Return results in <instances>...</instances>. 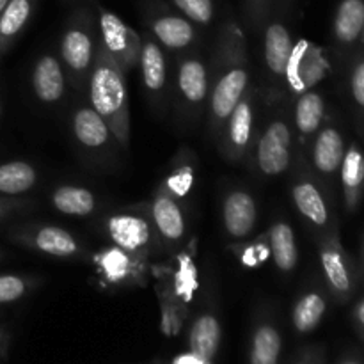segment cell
<instances>
[{"label":"cell","mask_w":364,"mask_h":364,"mask_svg":"<svg viewBox=\"0 0 364 364\" xmlns=\"http://www.w3.org/2000/svg\"><path fill=\"white\" fill-rule=\"evenodd\" d=\"M251 85V64L244 28L237 20L223 21L210 71L208 123L217 142L228 116Z\"/></svg>","instance_id":"obj_1"},{"label":"cell","mask_w":364,"mask_h":364,"mask_svg":"<svg viewBox=\"0 0 364 364\" xmlns=\"http://www.w3.org/2000/svg\"><path fill=\"white\" fill-rule=\"evenodd\" d=\"M85 91L89 105L105 119L121 148H130L132 123L127 73L114 63L100 43Z\"/></svg>","instance_id":"obj_2"},{"label":"cell","mask_w":364,"mask_h":364,"mask_svg":"<svg viewBox=\"0 0 364 364\" xmlns=\"http://www.w3.org/2000/svg\"><path fill=\"white\" fill-rule=\"evenodd\" d=\"M95 6L78 4L64 21L59 41V59L66 73L68 85L77 92L85 91L89 75L100 43L98 16L92 11Z\"/></svg>","instance_id":"obj_3"},{"label":"cell","mask_w":364,"mask_h":364,"mask_svg":"<svg viewBox=\"0 0 364 364\" xmlns=\"http://www.w3.org/2000/svg\"><path fill=\"white\" fill-rule=\"evenodd\" d=\"M290 0H274L269 18L263 23V71L265 95L269 103H277L287 95V66L294 48V36L288 20Z\"/></svg>","instance_id":"obj_4"},{"label":"cell","mask_w":364,"mask_h":364,"mask_svg":"<svg viewBox=\"0 0 364 364\" xmlns=\"http://www.w3.org/2000/svg\"><path fill=\"white\" fill-rule=\"evenodd\" d=\"M102 228L110 244L124 251L144 256L151 262L166 255L162 238L153 223L149 203L132 205L109 213L102 220Z\"/></svg>","instance_id":"obj_5"},{"label":"cell","mask_w":364,"mask_h":364,"mask_svg":"<svg viewBox=\"0 0 364 364\" xmlns=\"http://www.w3.org/2000/svg\"><path fill=\"white\" fill-rule=\"evenodd\" d=\"M210 73L201 53L194 48L178 53L174 71L173 96L176 112L187 123H194L201 117L208 105Z\"/></svg>","instance_id":"obj_6"},{"label":"cell","mask_w":364,"mask_h":364,"mask_svg":"<svg viewBox=\"0 0 364 364\" xmlns=\"http://www.w3.org/2000/svg\"><path fill=\"white\" fill-rule=\"evenodd\" d=\"M178 258L181 269L174 274H167L166 269H156V265L151 267V274L160 279L156 291L162 308V331L166 336H176L181 331L196 287L194 262L181 255Z\"/></svg>","instance_id":"obj_7"},{"label":"cell","mask_w":364,"mask_h":364,"mask_svg":"<svg viewBox=\"0 0 364 364\" xmlns=\"http://www.w3.org/2000/svg\"><path fill=\"white\" fill-rule=\"evenodd\" d=\"M91 263L96 284L102 290L144 288L153 267L151 259L124 251L114 244L92 252Z\"/></svg>","instance_id":"obj_8"},{"label":"cell","mask_w":364,"mask_h":364,"mask_svg":"<svg viewBox=\"0 0 364 364\" xmlns=\"http://www.w3.org/2000/svg\"><path fill=\"white\" fill-rule=\"evenodd\" d=\"M259 98L262 96L258 85H249L220 130L217 146L224 159L230 162H245L251 155L256 139V112Z\"/></svg>","instance_id":"obj_9"},{"label":"cell","mask_w":364,"mask_h":364,"mask_svg":"<svg viewBox=\"0 0 364 364\" xmlns=\"http://www.w3.org/2000/svg\"><path fill=\"white\" fill-rule=\"evenodd\" d=\"M146 31L171 52H187L199 43L198 25L164 0H142Z\"/></svg>","instance_id":"obj_10"},{"label":"cell","mask_w":364,"mask_h":364,"mask_svg":"<svg viewBox=\"0 0 364 364\" xmlns=\"http://www.w3.org/2000/svg\"><path fill=\"white\" fill-rule=\"evenodd\" d=\"M291 127L287 116H276L269 121L252 144L251 166L265 178H276L287 173L291 164Z\"/></svg>","instance_id":"obj_11"},{"label":"cell","mask_w":364,"mask_h":364,"mask_svg":"<svg viewBox=\"0 0 364 364\" xmlns=\"http://www.w3.org/2000/svg\"><path fill=\"white\" fill-rule=\"evenodd\" d=\"M14 244L27 247L39 255L60 259H82L87 256L85 245L71 231L55 224L28 223L9 231Z\"/></svg>","instance_id":"obj_12"},{"label":"cell","mask_w":364,"mask_h":364,"mask_svg":"<svg viewBox=\"0 0 364 364\" xmlns=\"http://www.w3.org/2000/svg\"><path fill=\"white\" fill-rule=\"evenodd\" d=\"M98 11V32L100 45L112 57L114 63L128 73L137 68L139 55H141V34L134 27L121 20L116 13L96 4Z\"/></svg>","instance_id":"obj_13"},{"label":"cell","mask_w":364,"mask_h":364,"mask_svg":"<svg viewBox=\"0 0 364 364\" xmlns=\"http://www.w3.org/2000/svg\"><path fill=\"white\" fill-rule=\"evenodd\" d=\"M71 134L80 151L92 162H100L114 155V148H121L109 124L89 103H80L71 114Z\"/></svg>","instance_id":"obj_14"},{"label":"cell","mask_w":364,"mask_h":364,"mask_svg":"<svg viewBox=\"0 0 364 364\" xmlns=\"http://www.w3.org/2000/svg\"><path fill=\"white\" fill-rule=\"evenodd\" d=\"M142 85L149 105L162 112L169 100V63H167L166 48L144 31L141 34V55H139Z\"/></svg>","instance_id":"obj_15"},{"label":"cell","mask_w":364,"mask_h":364,"mask_svg":"<svg viewBox=\"0 0 364 364\" xmlns=\"http://www.w3.org/2000/svg\"><path fill=\"white\" fill-rule=\"evenodd\" d=\"M149 210L156 231L162 238L166 255H174L180 251L187 237V219H185L183 205L174 198L164 180L155 188L153 199L149 201Z\"/></svg>","instance_id":"obj_16"},{"label":"cell","mask_w":364,"mask_h":364,"mask_svg":"<svg viewBox=\"0 0 364 364\" xmlns=\"http://www.w3.org/2000/svg\"><path fill=\"white\" fill-rule=\"evenodd\" d=\"M329 60L323 50L308 39H301L294 45L287 66V92L301 95L315 87L329 73Z\"/></svg>","instance_id":"obj_17"},{"label":"cell","mask_w":364,"mask_h":364,"mask_svg":"<svg viewBox=\"0 0 364 364\" xmlns=\"http://www.w3.org/2000/svg\"><path fill=\"white\" fill-rule=\"evenodd\" d=\"M258 223V205L251 192L233 188L223 199V224L228 237L235 242L245 240Z\"/></svg>","instance_id":"obj_18"},{"label":"cell","mask_w":364,"mask_h":364,"mask_svg":"<svg viewBox=\"0 0 364 364\" xmlns=\"http://www.w3.org/2000/svg\"><path fill=\"white\" fill-rule=\"evenodd\" d=\"M31 85L36 100L43 105H57L66 95L68 78L55 53H43L36 59L31 73Z\"/></svg>","instance_id":"obj_19"},{"label":"cell","mask_w":364,"mask_h":364,"mask_svg":"<svg viewBox=\"0 0 364 364\" xmlns=\"http://www.w3.org/2000/svg\"><path fill=\"white\" fill-rule=\"evenodd\" d=\"M290 194L295 208L309 226L315 228V230H327L329 228L331 215L326 198L311 176L304 173L297 174L291 181Z\"/></svg>","instance_id":"obj_20"},{"label":"cell","mask_w":364,"mask_h":364,"mask_svg":"<svg viewBox=\"0 0 364 364\" xmlns=\"http://www.w3.org/2000/svg\"><path fill=\"white\" fill-rule=\"evenodd\" d=\"M318 256L327 284H329L334 297L347 299L352 291V274L336 233H329L323 237V240L318 245Z\"/></svg>","instance_id":"obj_21"},{"label":"cell","mask_w":364,"mask_h":364,"mask_svg":"<svg viewBox=\"0 0 364 364\" xmlns=\"http://www.w3.org/2000/svg\"><path fill=\"white\" fill-rule=\"evenodd\" d=\"M223 341V323L212 309L198 313L188 327V352L205 361L215 359Z\"/></svg>","instance_id":"obj_22"},{"label":"cell","mask_w":364,"mask_h":364,"mask_svg":"<svg viewBox=\"0 0 364 364\" xmlns=\"http://www.w3.org/2000/svg\"><path fill=\"white\" fill-rule=\"evenodd\" d=\"M283 336L270 316H262L255 323L249 340V364H279Z\"/></svg>","instance_id":"obj_23"},{"label":"cell","mask_w":364,"mask_h":364,"mask_svg":"<svg viewBox=\"0 0 364 364\" xmlns=\"http://www.w3.org/2000/svg\"><path fill=\"white\" fill-rule=\"evenodd\" d=\"M343 156L345 144L340 132L334 127L320 128V130L316 132L315 142H313V167H315L322 176H331V174H334L340 169Z\"/></svg>","instance_id":"obj_24"},{"label":"cell","mask_w":364,"mask_h":364,"mask_svg":"<svg viewBox=\"0 0 364 364\" xmlns=\"http://www.w3.org/2000/svg\"><path fill=\"white\" fill-rule=\"evenodd\" d=\"M269 247L276 269L283 274H290L297 269L299 249L294 228L288 220H274L269 230Z\"/></svg>","instance_id":"obj_25"},{"label":"cell","mask_w":364,"mask_h":364,"mask_svg":"<svg viewBox=\"0 0 364 364\" xmlns=\"http://www.w3.org/2000/svg\"><path fill=\"white\" fill-rule=\"evenodd\" d=\"M50 205L59 213L71 217L92 215L98 208V198L92 191L78 185H59L50 192Z\"/></svg>","instance_id":"obj_26"},{"label":"cell","mask_w":364,"mask_h":364,"mask_svg":"<svg viewBox=\"0 0 364 364\" xmlns=\"http://www.w3.org/2000/svg\"><path fill=\"white\" fill-rule=\"evenodd\" d=\"M38 0H9L0 13V52L6 53L16 43L31 21Z\"/></svg>","instance_id":"obj_27"},{"label":"cell","mask_w":364,"mask_h":364,"mask_svg":"<svg viewBox=\"0 0 364 364\" xmlns=\"http://www.w3.org/2000/svg\"><path fill=\"white\" fill-rule=\"evenodd\" d=\"M297 96L294 123L302 141H306L308 137H313L322 127L323 116H326V102H323L322 95L313 91V89L301 92Z\"/></svg>","instance_id":"obj_28"},{"label":"cell","mask_w":364,"mask_h":364,"mask_svg":"<svg viewBox=\"0 0 364 364\" xmlns=\"http://www.w3.org/2000/svg\"><path fill=\"white\" fill-rule=\"evenodd\" d=\"M364 27V0H341L334 14V39L340 45L358 41Z\"/></svg>","instance_id":"obj_29"},{"label":"cell","mask_w":364,"mask_h":364,"mask_svg":"<svg viewBox=\"0 0 364 364\" xmlns=\"http://www.w3.org/2000/svg\"><path fill=\"white\" fill-rule=\"evenodd\" d=\"M327 311V301L320 291L309 290L291 308V326L299 334H309L320 326Z\"/></svg>","instance_id":"obj_30"},{"label":"cell","mask_w":364,"mask_h":364,"mask_svg":"<svg viewBox=\"0 0 364 364\" xmlns=\"http://www.w3.org/2000/svg\"><path fill=\"white\" fill-rule=\"evenodd\" d=\"M39 174L32 164L23 160H13V162L0 164V194L16 196L27 194L38 185Z\"/></svg>","instance_id":"obj_31"},{"label":"cell","mask_w":364,"mask_h":364,"mask_svg":"<svg viewBox=\"0 0 364 364\" xmlns=\"http://www.w3.org/2000/svg\"><path fill=\"white\" fill-rule=\"evenodd\" d=\"M164 181L180 203H183V199L192 194L196 187V156L192 155L191 149L183 148L178 151L171 164L169 174L164 178Z\"/></svg>","instance_id":"obj_32"},{"label":"cell","mask_w":364,"mask_h":364,"mask_svg":"<svg viewBox=\"0 0 364 364\" xmlns=\"http://www.w3.org/2000/svg\"><path fill=\"white\" fill-rule=\"evenodd\" d=\"M341 183H343L345 203L348 208H354L361 198L364 185V155L358 146H350L341 160Z\"/></svg>","instance_id":"obj_33"},{"label":"cell","mask_w":364,"mask_h":364,"mask_svg":"<svg viewBox=\"0 0 364 364\" xmlns=\"http://www.w3.org/2000/svg\"><path fill=\"white\" fill-rule=\"evenodd\" d=\"M171 6L198 27H208L215 18L213 0H169Z\"/></svg>","instance_id":"obj_34"},{"label":"cell","mask_w":364,"mask_h":364,"mask_svg":"<svg viewBox=\"0 0 364 364\" xmlns=\"http://www.w3.org/2000/svg\"><path fill=\"white\" fill-rule=\"evenodd\" d=\"M38 284V277L20 276V274H2L0 276V306L11 304L34 290Z\"/></svg>","instance_id":"obj_35"},{"label":"cell","mask_w":364,"mask_h":364,"mask_svg":"<svg viewBox=\"0 0 364 364\" xmlns=\"http://www.w3.org/2000/svg\"><path fill=\"white\" fill-rule=\"evenodd\" d=\"M272 6L274 0H244V16L251 31H262Z\"/></svg>","instance_id":"obj_36"},{"label":"cell","mask_w":364,"mask_h":364,"mask_svg":"<svg viewBox=\"0 0 364 364\" xmlns=\"http://www.w3.org/2000/svg\"><path fill=\"white\" fill-rule=\"evenodd\" d=\"M352 96H354L355 103L364 109V60L355 64L354 71H352Z\"/></svg>","instance_id":"obj_37"},{"label":"cell","mask_w":364,"mask_h":364,"mask_svg":"<svg viewBox=\"0 0 364 364\" xmlns=\"http://www.w3.org/2000/svg\"><path fill=\"white\" fill-rule=\"evenodd\" d=\"M28 206H31V203L25 201V199L11 198V196H0V219L11 215V213L23 212Z\"/></svg>","instance_id":"obj_38"},{"label":"cell","mask_w":364,"mask_h":364,"mask_svg":"<svg viewBox=\"0 0 364 364\" xmlns=\"http://www.w3.org/2000/svg\"><path fill=\"white\" fill-rule=\"evenodd\" d=\"M171 364H213L212 361H205V359L198 358L192 352H187V354H181L178 358H174Z\"/></svg>","instance_id":"obj_39"},{"label":"cell","mask_w":364,"mask_h":364,"mask_svg":"<svg viewBox=\"0 0 364 364\" xmlns=\"http://www.w3.org/2000/svg\"><path fill=\"white\" fill-rule=\"evenodd\" d=\"M295 364H322V354L318 350H306Z\"/></svg>","instance_id":"obj_40"},{"label":"cell","mask_w":364,"mask_h":364,"mask_svg":"<svg viewBox=\"0 0 364 364\" xmlns=\"http://www.w3.org/2000/svg\"><path fill=\"white\" fill-rule=\"evenodd\" d=\"M7 345H9V334H7V331L0 326V359L6 355Z\"/></svg>","instance_id":"obj_41"},{"label":"cell","mask_w":364,"mask_h":364,"mask_svg":"<svg viewBox=\"0 0 364 364\" xmlns=\"http://www.w3.org/2000/svg\"><path fill=\"white\" fill-rule=\"evenodd\" d=\"M355 320H358L359 326L364 329V301L359 302L358 308H355Z\"/></svg>","instance_id":"obj_42"},{"label":"cell","mask_w":364,"mask_h":364,"mask_svg":"<svg viewBox=\"0 0 364 364\" xmlns=\"http://www.w3.org/2000/svg\"><path fill=\"white\" fill-rule=\"evenodd\" d=\"M66 2L75 4V6H78V4H89V6H96V4H98V0H66Z\"/></svg>","instance_id":"obj_43"},{"label":"cell","mask_w":364,"mask_h":364,"mask_svg":"<svg viewBox=\"0 0 364 364\" xmlns=\"http://www.w3.org/2000/svg\"><path fill=\"white\" fill-rule=\"evenodd\" d=\"M340 364H361V363L355 361V359H345V361H341Z\"/></svg>","instance_id":"obj_44"},{"label":"cell","mask_w":364,"mask_h":364,"mask_svg":"<svg viewBox=\"0 0 364 364\" xmlns=\"http://www.w3.org/2000/svg\"><path fill=\"white\" fill-rule=\"evenodd\" d=\"M7 2H9V0H0V13H2V9H4V7L7 6Z\"/></svg>","instance_id":"obj_45"},{"label":"cell","mask_w":364,"mask_h":364,"mask_svg":"<svg viewBox=\"0 0 364 364\" xmlns=\"http://www.w3.org/2000/svg\"><path fill=\"white\" fill-rule=\"evenodd\" d=\"M4 258V251H2V249H0V259H2Z\"/></svg>","instance_id":"obj_46"},{"label":"cell","mask_w":364,"mask_h":364,"mask_svg":"<svg viewBox=\"0 0 364 364\" xmlns=\"http://www.w3.org/2000/svg\"><path fill=\"white\" fill-rule=\"evenodd\" d=\"M0 116H2V103H0Z\"/></svg>","instance_id":"obj_47"},{"label":"cell","mask_w":364,"mask_h":364,"mask_svg":"<svg viewBox=\"0 0 364 364\" xmlns=\"http://www.w3.org/2000/svg\"><path fill=\"white\" fill-rule=\"evenodd\" d=\"M361 34H363V39H364V27H363V32H361Z\"/></svg>","instance_id":"obj_48"},{"label":"cell","mask_w":364,"mask_h":364,"mask_svg":"<svg viewBox=\"0 0 364 364\" xmlns=\"http://www.w3.org/2000/svg\"><path fill=\"white\" fill-rule=\"evenodd\" d=\"M0 55H2V52H0Z\"/></svg>","instance_id":"obj_49"}]
</instances>
